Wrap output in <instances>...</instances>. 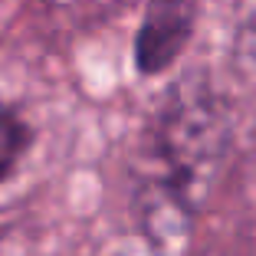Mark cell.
I'll return each mask as SVG.
<instances>
[{
	"label": "cell",
	"mask_w": 256,
	"mask_h": 256,
	"mask_svg": "<svg viewBox=\"0 0 256 256\" xmlns=\"http://www.w3.org/2000/svg\"><path fill=\"white\" fill-rule=\"evenodd\" d=\"M226 148V122L214 98L188 96L164 112L158 128V154L174 200L184 207L200 200L207 178Z\"/></svg>",
	"instance_id": "obj_1"
},
{
	"label": "cell",
	"mask_w": 256,
	"mask_h": 256,
	"mask_svg": "<svg viewBox=\"0 0 256 256\" xmlns=\"http://www.w3.org/2000/svg\"><path fill=\"white\" fill-rule=\"evenodd\" d=\"M26 144H30L26 125L20 122V115H16L14 108L0 102V181L16 168L20 154L26 151Z\"/></svg>",
	"instance_id": "obj_3"
},
{
	"label": "cell",
	"mask_w": 256,
	"mask_h": 256,
	"mask_svg": "<svg viewBox=\"0 0 256 256\" xmlns=\"http://www.w3.org/2000/svg\"><path fill=\"white\" fill-rule=\"evenodd\" d=\"M200 0H148L142 30L135 36V62L144 76L168 69L194 33Z\"/></svg>",
	"instance_id": "obj_2"
}]
</instances>
